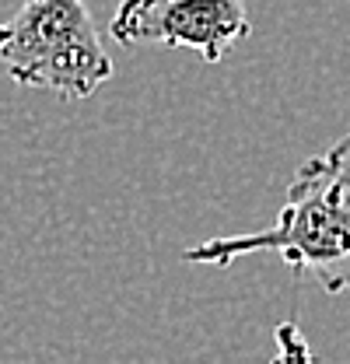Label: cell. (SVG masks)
I'll use <instances>...</instances> for the list:
<instances>
[{"label":"cell","mask_w":350,"mask_h":364,"mask_svg":"<svg viewBox=\"0 0 350 364\" xmlns=\"http://www.w3.org/2000/svg\"><path fill=\"white\" fill-rule=\"evenodd\" d=\"M249 252H280L291 270L312 273L329 294L350 291V186L312 158L266 231L200 242L182 252V263L228 267Z\"/></svg>","instance_id":"6da1fadb"},{"label":"cell","mask_w":350,"mask_h":364,"mask_svg":"<svg viewBox=\"0 0 350 364\" xmlns=\"http://www.w3.org/2000/svg\"><path fill=\"white\" fill-rule=\"evenodd\" d=\"M0 67L25 88L60 98H91L112 77L85 0H21L11 21H0Z\"/></svg>","instance_id":"7a4b0ae2"},{"label":"cell","mask_w":350,"mask_h":364,"mask_svg":"<svg viewBox=\"0 0 350 364\" xmlns=\"http://www.w3.org/2000/svg\"><path fill=\"white\" fill-rule=\"evenodd\" d=\"M123 46L196 49L200 60L218 63L235 43L249 39L245 0H123L109 25Z\"/></svg>","instance_id":"3957f363"},{"label":"cell","mask_w":350,"mask_h":364,"mask_svg":"<svg viewBox=\"0 0 350 364\" xmlns=\"http://www.w3.org/2000/svg\"><path fill=\"white\" fill-rule=\"evenodd\" d=\"M273 343H277V350H273L270 364H315V354H312L298 322H280L273 333Z\"/></svg>","instance_id":"277c9868"},{"label":"cell","mask_w":350,"mask_h":364,"mask_svg":"<svg viewBox=\"0 0 350 364\" xmlns=\"http://www.w3.org/2000/svg\"><path fill=\"white\" fill-rule=\"evenodd\" d=\"M315 161H319L329 176H336L340 182H347L350 186V134L344 136V140H336V144H333L326 154H319Z\"/></svg>","instance_id":"5b68a950"}]
</instances>
